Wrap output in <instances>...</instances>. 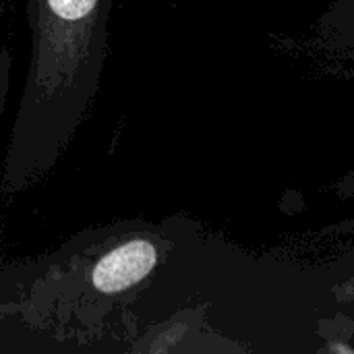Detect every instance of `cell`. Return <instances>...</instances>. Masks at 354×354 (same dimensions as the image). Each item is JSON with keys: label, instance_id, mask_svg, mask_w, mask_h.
Wrapping results in <instances>:
<instances>
[{"label": "cell", "instance_id": "6da1fadb", "mask_svg": "<svg viewBox=\"0 0 354 354\" xmlns=\"http://www.w3.org/2000/svg\"><path fill=\"white\" fill-rule=\"evenodd\" d=\"M174 247L172 241L145 234L124 239L89 268V288L100 297H116L143 284Z\"/></svg>", "mask_w": 354, "mask_h": 354}, {"label": "cell", "instance_id": "7a4b0ae2", "mask_svg": "<svg viewBox=\"0 0 354 354\" xmlns=\"http://www.w3.org/2000/svg\"><path fill=\"white\" fill-rule=\"evenodd\" d=\"M309 52L328 66L354 68V0H326L309 33Z\"/></svg>", "mask_w": 354, "mask_h": 354}, {"label": "cell", "instance_id": "3957f363", "mask_svg": "<svg viewBox=\"0 0 354 354\" xmlns=\"http://www.w3.org/2000/svg\"><path fill=\"white\" fill-rule=\"evenodd\" d=\"M326 232L354 234V220L332 224ZM315 276L324 297L346 319L354 334V245L332 261L315 268Z\"/></svg>", "mask_w": 354, "mask_h": 354}, {"label": "cell", "instance_id": "277c9868", "mask_svg": "<svg viewBox=\"0 0 354 354\" xmlns=\"http://www.w3.org/2000/svg\"><path fill=\"white\" fill-rule=\"evenodd\" d=\"M10 66H12V56L6 46V27H4V6L0 0V116L4 114L6 108V97L10 91Z\"/></svg>", "mask_w": 354, "mask_h": 354}, {"label": "cell", "instance_id": "5b68a950", "mask_svg": "<svg viewBox=\"0 0 354 354\" xmlns=\"http://www.w3.org/2000/svg\"><path fill=\"white\" fill-rule=\"evenodd\" d=\"M334 195L340 199H354V170L344 174L336 185H334Z\"/></svg>", "mask_w": 354, "mask_h": 354}]
</instances>
